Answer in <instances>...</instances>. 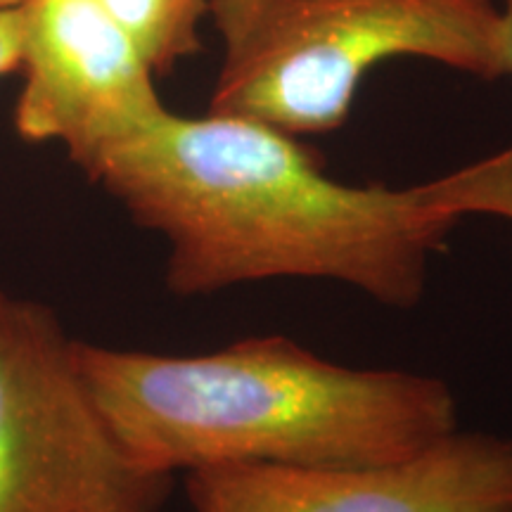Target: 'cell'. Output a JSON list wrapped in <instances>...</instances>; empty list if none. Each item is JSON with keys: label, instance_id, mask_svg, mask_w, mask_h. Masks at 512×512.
Wrapping results in <instances>:
<instances>
[{"label": "cell", "instance_id": "obj_10", "mask_svg": "<svg viewBox=\"0 0 512 512\" xmlns=\"http://www.w3.org/2000/svg\"><path fill=\"white\" fill-rule=\"evenodd\" d=\"M496 57H498V79H501V76H512V0H503Z\"/></svg>", "mask_w": 512, "mask_h": 512}, {"label": "cell", "instance_id": "obj_6", "mask_svg": "<svg viewBox=\"0 0 512 512\" xmlns=\"http://www.w3.org/2000/svg\"><path fill=\"white\" fill-rule=\"evenodd\" d=\"M19 15L22 140L60 143L83 169L166 110L157 74L102 0H27Z\"/></svg>", "mask_w": 512, "mask_h": 512}, {"label": "cell", "instance_id": "obj_7", "mask_svg": "<svg viewBox=\"0 0 512 512\" xmlns=\"http://www.w3.org/2000/svg\"><path fill=\"white\" fill-rule=\"evenodd\" d=\"M157 76L202 50L200 24L209 0H102Z\"/></svg>", "mask_w": 512, "mask_h": 512}, {"label": "cell", "instance_id": "obj_11", "mask_svg": "<svg viewBox=\"0 0 512 512\" xmlns=\"http://www.w3.org/2000/svg\"><path fill=\"white\" fill-rule=\"evenodd\" d=\"M24 3H27V0H0V10H15Z\"/></svg>", "mask_w": 512, "mask_h": 512}, {"label": "cell", "instance_id": "obj_8", "mask_svg": "<svg viewBox=\"0 0 512 512\" xmlns=\"http://www.w3.org/2000/svg\"><path fill=\"white\" fill-rule=\"evenodd\" d=\"M415 190L427 209L456 223L463 216H496L512 223V143Z\"/></svg>", "mask_w": 512, "mask_h": 512}, {"label": "cell", "instance_id": "obj_3", "mask_svg": "<svg viewBox=\"0 0 512 512\" xmlns=\"http://www.w3.org/2000/svg\"><path fill=\"white\" fill-rule=\"evenodd\" d=\"M223 60L209 112L320 136L375 64L418 57L498 79L494 0H209Z\"/></svg>", "mask_w": 512, "mask_h": 512}, {"label": "cell", "instance_id": "obj_2", "mask_svg": "<svg viewBox=\"0 0 512 512\" xmlns=\"http://www.w3.org/2000/svg\"><path fill=\"white\" fill-rule=\"evenodd\" d=\"M76 361L128 456L157 475L394 463L460 430L441 377L342 366L283 335L192 356L76 339Z\"/></svg>", "mask_w": 512, "mask_h": 512}, {"label": "cell", "instance_id": "obj_9", "mask_svg": "<svg viewBox=\"0 0 512 512\" xmlns=\"http://www.w3.org/2000/svg\"><path fill=\"white\" fill-rule=\"evenodd\" d=\"M22 62V15L19 8L0 10V79L17 72Z\"/></svg>", "mask_w": 512, "mask_h": 512}, {"label": "cell", "instance_id": "obj_1", "mask_svg": "<svg viewBox=\"0 0 512 512\" xmlns=\"http://www.w3.org/2000/svg\"><path fill=\"white\" fill-rule=\"evenodd\" d=\"M83 174L166 242L164 280L178 297L304 278L408 311L456 226L427 209L415 185L335 181L294 136L216 112L164 110Z\"/></svg>", "mask_w": 512, "mask_h": 512}, {"label": "cell", "instance_id": "obj_5", "mask_svg": "<svg viewBox=\"0 0 512 512\" xmlns=\"http://www.w3.org/2000/svg\"><path fill=\"white\" fill-rule=\"evenodd\" d=\"M185 496L192 512H512V439L456 430L394 463L204 467Z\"/></svg>", "mask_w": 512, "mask_h": 512}, {"label": "cell", "instance_id": "obj_4", "mask_svg": "<svg viewBox=\"0 0 512 512\" xmlns=\"http://www.w3.org/2000/svg\"><path fill=\"white\" fill-rule=\"evenodd\" d=\"M171 489L121 446L55 311L0 287V512H162Z\"/></svg>", "mask_w": 512, "mask_h": 512}]
</instances>
